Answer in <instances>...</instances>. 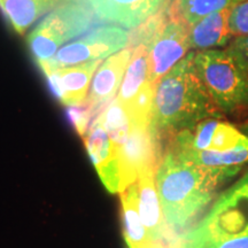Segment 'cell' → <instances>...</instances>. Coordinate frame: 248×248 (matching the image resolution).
Listing matches in <instances>:
<instances>
[{"label": "cell", "mask_w": 248, "mask_h": 248, "mask_svg": "<svg viewBox=\"0 0 248 248\" xmlns=\"http://www.w3.org/2000/svg\"><path fill=\"white\" fill-rule=\"evenodd\" d=\"M226 49L248 74V35L235 37L229 43Z\"/></svg>", "instance_id": "23"}, {"label": "cell", "mask_w": 248, "mask_h": 248, "mask_svg": "<svg viewBox=\"0 0 248 248\" xmlns=\"http://www.w3.org/2000/svg\"><path fill=\"white\" fill-rule=\"evenodd\" d=\"M133 49L135 47H126L110 55L100 64L98 73L94 74L89 90V97L85 102V107L91 116L97 114L99 109L107 104H110V100H113L119 92L126 68L131 60Z\"/></svg>", "instance_id": "10"}, {"label": "cell", "mask_w": 248, "mask_h": 248, "mask_svg": "<svg viewBox=\"0 0 248 248\" xmlns=\"http://www.w3.org/2000/svg\"><path fill=\"white\" fill-rule=\"evenodd\" d=\"M232 1H233V5H234V4H238V2L245 1V0H232Z\"/></svg>", "instance_id": "26"}, {"label": "cell", "mask_w": 248, "mask_h": 248, "mask_svg": "<svg viewBox=\"0 0 248 248\" xmlns=\"http://www.w3.org/2000/svg\"><path fill=\"white\" fill-rule=\"evenodd\" d=\"M247 140V136L232 124L218 119H209L197 124L194 128L176 133L172 148L224 152Z\"/></svg>", "instance_id": "9"}, {"label": "cell", "mask_w": 248, "mask_h": 248, "mask_svg": "<svg viewBox=\"0 0 248 248\" xmlns=\"http://www.w3.org/2000/svg\"><path fill=\"white\" fill-rule=\"evenodd\" d=\"M237 168H203L169 150L157 167L155 183L167 224L179 230L210 202L217 185L239 172Z\"/></svg>", "instance_id": "1"}, {"label": "cell", "mask_w": 248, "mask_h": 248, "mask_svg": "<svg viewBox=\"0 0 248 248\" xmlns=\"http://www.w3.org/2000/svg\"><path fill=\"white\" fill-rule=\"evenodd\" d=\"M160 140L161 136L152 122L131 123L128 138L117 150L122 191L137 182L144 173L156 172L162 160Z\"/></svg>", "instance_id": "7"}, {"label": "cell", "mask_w": 248, "mask_h": 248, "mask_svg": "<svg viewBox=\"0 0 248 248\" xmlns=\"http://www.w3.org/2000/svg\"><path fill=\"white\" fill-rule=\"evenodd\" d=\"M247 248H248V247H247Z\"/></svg>", "instance_id": "27"}, {"label": "cell", "mask_w": 248, "mask_h": 248, "mask_svg": "<svg viewBox=\"0 0 248 248\" xmlns=\"http://www.w3.org/2000/svg\"><path fill=\"white\" fill-rule=\"evenodd\" d=\"M138 248H167L163 245V241H156V240H150L146 244H144L142 246Z\"/></svg>", "instance_id": "25"}, {"label": "cell", "mask_w": 248, "mask_h": 248, "mask_svg": "<svg viewBox=\"0 0 248 248\" xmlns=\"http://www.w3.org/2000/svg\"><path fill=\"white\" fill-rule=\"evenodd\" d=\"M86 150L102 183L111 193L122 191L119 157L109 136L98 119L91 124L84 136Z\"/></svg>", "instance_id": "11"}, {"label": "cell", "mask_w": 248, "mask_h": 248, "mask_svg": "<svg viewBox=\"0 0 248 248\" xmlns=\"http://www.w3.org/2000/svg\"><path fill=\"white\" fill-rule=\"evenodd\" d=\"M100 64L101 61H93L64 67L46 73L45 76L62 104L69 107H78L85 102L93 76Z\"/></svg>", "instance_id": "12"}, {"label": "cell", "mask_w": 248, "mask_h": 248, "mask_svg": "<svg viewBox=\"0 0 248 248\" xmlns=\"http://www.w3.org/2000/svg\"><path fill=\"white\" fill-rule=\"evenodd\" d=\"M97 119L107 131L111 144L117 152L125 142L131 130V121L126 110L116 99H114L106 109L99 114Z\"/></svg>", "instance_id": "21"}, {"label": "cell", "mask_w": 248, "mask_h": 248, "mask_svg": "<svg viewBox=\"0 0 248 248\" xmlns=\"http://www.w3.org/2000/svg\"><path fill=\"white\" fill-rule=\"evenodd\" d=\"M194 63L219 109L232 114L248 107V74L228 49L197 52Z\"/></svg>", "instance_id": "3"}, {"label": "cell", "mask_w": 248, "mask_h": 248, "mask_svg": "<svg viewBox=\"0 0 248 248\" xmlns=\"http://www.w3.org/2000/svg\"><path fill=\"white\" fill-rule=\"evenodd\" d=\"M151 88H154V85L150 80L148 46L141 43L133 49L131 60L117 92L116 100L128 111L139 95Z\"/></svg>", "instance_id": "15"}, {"label": "cell", "mask_w": 248, "mask_h": 248, "mask_svg": "<svg viewBox=\"0 0 248 248\" xmlns=\"http://www.w3.org/2000/svg\"><path fill=\"white\" fill-rule=\"evenodd\" d=\"M136 184L139 215L146 229L148 238L151 240L163 241L167 235V222L155 183V172L144 173L138 178Z\"/></svg>", "instance_id": "14"}, {"label": "cell", "mask_w": 248, "mask_h": 248, "mask_svg": "<svg viewBox=\"0 0 248 248\" xmlns=\"http://www.w3.org/2000/svg\"><path fill=\"white\" fill-rule=\"evenodd\" d=\"M129 42L130 35L124 28L101 27L75 42L62 46L48 60L38 62V66L46 74L60 68L100 61L122 51Z\"/></svg>", "instance_id": "6"}, {"label": "cell", "mask_w": 248, "mask_h": 248, "mask_svg": "<svg viewBox=\"0 0 248 248\" xmlns=\"http://www.w3.org/2000/svg\"><path fill=\"white\" fill-rule=\"evenodd\" d=\"M69 117L74 126L80 136H84L89 130V123L91 119V114L86 107H70Z\"/></svg>", "instance_id": "24"}, {"label": "cell", "mask_w": 248, "mask_h": 248, "mask_svg": "<svg viewBox=\"0 0 248 248\" xmlns=\"http://www.w3.org/2000/svg\"><path fill=\"white\" fill-rule=\"evenodd\" d=\"M243 234H248V171L218 198L184 239L212 240Z\"/></svg>", "instance_id": "5"}, {"label": "cell", "mask_w": 248, "mask_h": 248, "mask_svg": "<svg viewBox=\"0 0 248 248\" xmlns=\"http://www.w3.org/2000/svg\"><path fill=\"white\" fill-rule=\"evenodd\" d=\"M148 46L150 80L155 85L163 78L191 49L190 30L181 21L171 20L156 28Z\"/></svg>", "instance_id": "8"}, {"label": "cell", "mask_w": 248, "mask_h": 248, "mask_svg": "<svg viewBox=\"0 0 248 248\" xmlns=\"http://www.w3.org/2000/svg\"><path fill=\"white\" fill-rule=\"evenodd\" d=\"M230 9L231 7L207 15L194 26L188 28L192 49H219L229 45L233 37L229 24Z\"/></svg>", "instance_id": "16"}, {"label": "cell", "mask_w": 248, "mask_h": 248, "mask_svg": "<svg viewBox=\"0 0 248 248\" xmlns=\"http://www.w3.org/2000/svg\"><path fill=\"white\" fill-rule=\"evenodd\" d=\"M184 159L191 161L203 168H237L248 163V140L239 146L224 152L213 151H191L171 148Z\"/></svg>", "instance_id": "19"}, {"label": "cell", "mask_w": 248, "mask_h": 248, "mask_svg": "<svg viewBox=\"0 0 248 248\" xmlns=\"http://www.w3.org/2000/svg\"><path fill=\"white\" fill-rule=\"evenodd\" d=\"M232 5V0H173L170 15L190 28L207 15L230 8Z\"/></svg>", "instance_id": "20"}, {"label": "cell", "mask_w": 248, "mask_h": 248, "mask_svg": "<svg viewBox=\"0 0 248 248\" xmlns=\"http://www.w3.org/2000/svg\"><path fill=\"white\" fill-rule=\"evenodd\" d=\"M62 0H0L2 13L20 35H23L40 16Z\"/></svg>", "instance_id": "17"}, {"label": "cell", "mask_w": 248, "mask_h": 248, "mask_svg": "<svg viewBox=\"0 0 248 248\" xmlns=\"http://www.w3.org/2000/svg\"><path fill=\"white\" fill-rule=\"evenodd\" d=\"M166 0H85L101 20L135 29L153 17Z\"/></svg>", "instance_id": "13"}, {"label": "cell", "mask_w": 248, "mask_h": 248, "mask_svg": "<svg viewBox=\"0 0 248 248\" xmlns=\"http://www.w3.org/2000/svg\"><path fill=\"white\" fill-rule=\"evenodd\" d=\"M229 24L232 36L240 37L248 35V0L232 5Z\"/></svg>", "instance_id": "22"}, {"label": "cell", "mask_w": 248, "mask_h": 248, "mask_svg": "<svg viewBox=\"0 0 248 248\" xmlns=\"http://www.w3.org/2000/svg\"><path fill=\"white\" fill-rule=\"evenodd\" d=\"M194 57L195 52H190L155 85L152 124L161 137L221 116L222 110L198 74Z\"/></svg>", "instance_id": "2"}, {"label": "cell", "mask_w": 248, "mask_h": 248, "mask_svg": "<svg viewBox=\"0 0 248 248\" xmlns=\"http://www.w3.org/2000/svg\"><path fill=\"white\" fill-rule=\"evenodd\" d=\"M124 239L128 248H138L151 239L142 224L138 210L137 184L133 183L121 192Z\"/></svg>", "instance_id": "18"}, {"label": "cell", "mask_w": 248, "mask_h": 248, "mask_svg": "<svg viewBox=\"0 0 248 248\" xmlns=\"http://www.w3.org/2000/svg\"><path fill=\"white\" fill-rule=\"evenodd\" d=\"M92 24V13L79 2L57 6L28 36V45L37 63L53 57L61 45L84 33Z\"/></svg>", "instance_id": "4"}]
</instances>
